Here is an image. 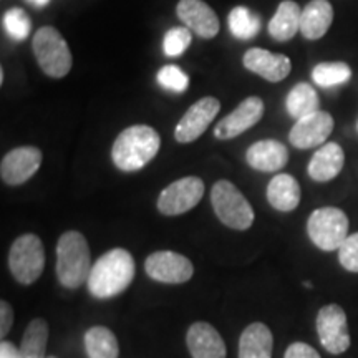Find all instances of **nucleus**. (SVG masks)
Instances as JSON below:
<instances>
[{
    "instance_id": "1",
    "label": "nucleus",
    "mask_w": 358,
    "mask_h": 358,
    "mask_svg": "<svg viewBox=\"0 0 358 358\" xmlns=\"http://www.w3.org/2000/svg\"><path fill=\"white\" fill-rule=\"evenodd\" d=\"M136 274V264L131 252L116 248L98 257L87 280L90 294L95 299H111L124 292Z\"/></svg>"
},
{
    "instance_id": "2",
    "label": "nucleus",
    "mask_w": 358,
    "mask_h": 358,
    "mask_svg": "<svg viewBox=\"0 0 358 358\" xmlns=\"http://www.w3.org/2000/svg\"><path fill=\"white\" fill-rule=\"evenodd\" d=\"M161 138L155 128L134 124L118 134L111 148V159L120 171L134 173L156 158Z\"/></svg>"
},
{
    "instance_id": "3",
    "label": "nucleus",
    "mask_w": 358,
    "mask_h": 358,
    "mask_svg": "<svg viewBox=\"0 0 358 358\" xmlns=\"http://www.w3.org/2000/svg\"><path fill=\"white\" fill-rule=\"evenodd\" d=\"M92 256L87 237L78 231H66L57 243V279L65 289H80L92 272Z\"/></svg>"
},
{
    "instance_id": "4",
    "label": "nucleus",
    "mask_w": 358,
    "mask_h": 358,
    "mask_svg": "<svg viewBox=\"0 0 358 358\" xmlns=\"http://www.w3.org/2000/svg\"><path fill=\"white\" fill-rule=\"evenodd\" d=\"M211 204L219 221L234 231H248L256 214L239 187L227 179H221L211 189Z\"/></svg>"
},
{
    "instance_id": "5",
    "label": "nucleus",
    "mask_w": 358,
    "mask_h": 358,
    "mask_svg": "<svg viewBox=\"0 0 358 358\" xmlns=\"http://www.w3.org/2000/svg\"><path fill=\"white\" fill-rule=\"evenodd\" d=\"M8 268L22 285H30L40 279L45 268V249L37 234H24L13 241L8 252Z\"/></svg>"
},
{
    "instance_id": "6",
    "label": "nucleus",
    "mask_w": 358,
    "mask_h": 358,
    "mask_svg": "<svg viewBox=\"0 0 358 358\" xmlns=\"http://www.w3.org/2000/svg\"><path fill=\"white\" fill-rule=\"evenodd\" d=\"M35 58L45 75L64 78L71 69V52L69 43L53 27H42L34 35L32 43Z\"/></svg>"
},
{
    "instance_id": "7",
    "label": "nucleus",
    "mask_w": 358,
    "mask_h": 358,
    "mask_svg": "<svg viewBox=\"0 0 358 358\" xmlns=\"http://www.w3.org/2000/svg\"><path fill=\"white\" fill-rule=\"evenodd\" d=\"M347 214L338 208L315 209L307 221V232L313 244L320 250L332 252L338 250L348 237Z\"/></svg>"
},
{
    "instance_id": "8",
    "label": "nucleus",
    "mask_w": 358,
    "mask_h": 358,
    "mask_svg": "<svg viewBox=\"0 0 358 358\" xmlns=\"http://www.w3.org/2000/svg\"><path fill=\"white\" fill-rule=\"evenodd\" d=\"M317 334L322 347L332 355H342L350 347V330H348L347 313L337 303L324 306L317 313Z\"/></svg>"
},
{
    "instance_id": "9",
    "label": "nucleus",
    "mask_w": 358,
    "mask_h": 358,
    "mask_svg": "<svg viewBox=\"0 0 358 358\" xmlns=\"http://www.w3.org/2000/svg\"><path fill=\"white\" fill-rule=\"evenodd\" d=\"M204 196V182L198 176H186L161 191L156 208L163 216H181L199 204Z\"/></svg>"
},
{
    "instance_id": "10",
    "label": "nucleus",
    "mask_w": 358,
    "mask_h": 358,
    "mask_svg": "<svg viewBox=\"0 0 358 358\" xmlns=\"http://www.w3.org/2000/svg\"><path fill=\"white\" fill-rule=\"evenodd\" d=\"M145 272L161 284H185L194 275V266L182 254L174 250H156L145 261Z\"/></svg>"
},
{
    "instance_id": "11",
    "label": "nucleus",
    "mask_w": 358,
    "mask_h": 358,
    "mask_svg": "<svg viewBox=\"0 0 358 358\" xmlns=\"http://www.w3.org/2000/svg\"><path fill=\"white\" fill-rule=\"evenodd\" d=\"M219 110H221V103L214 96L201 98L191 106L189 110L182 115L179 120L176 129H174V138L181 145L196 141L208 129L209 124L214 122Z\"/></svg>"
},
{
    "instance_id": "12",
    "label": "nucleus",
    "mask_w": 358,
    "mask_h": 358,
    "mask_svg": "<svg viewBox=\"0 0 358 358\" xmlns=\"http://www.w3.org/2000/svg\"><path fill=\"white\" fill-rule=\"evenodd\" d=\"M43 155L35 146H20L8 151L0 163V178L8 186H20L35 176L42 166Z\"/></svg>"
},
{
    "instance_id": "13",
    "label": "nucleus",
    "mask_w": 358,
    "mask_h": 358,
    "mask_svg": "<svg viewBox=\"0 0 358 358\" xmlns=\"http://www.w3.org/2000/svg\"><path fill=\"white\" fill-rule=\"evenodd\" d=\"M334 131V118L327 111H315V113L303 116L297 120L289 133L290 145L299 150H310L320 146L329 140Z\"/></svg>"
},
{
    "instance_id": "14",
    "label": "nucleus",
    "mask_w": 358,
    "mask_h": 358,
    "mask_svg": "<svg viewBox=\"0 0 358 358\" xmlns=\"http://www.w3.org/2000/svg\"><path fill=\"white\" fill-rule=\"evenodd\" d=\"M264 115V101L259 96H249L237 108L222 118L214 128L217 140H232L261 122Z\"/></svg>"
},
{
    "instance_id": "15",
    "label": "nucleus",
    "mask_w": 358,
    "mask_h": 358,
    "mask_svg": "<svg viewBox=\"0 0 358 358\" xmlns=\"http://www.w3.org/2000/svg\"><path fill=\"white\" fill-rule=\"evenodd\" d=\"M176 13L179 20L201 38H214L219 34V19L203 0H179Z\"/></svg>"
},
{
    "instance_id": "16",
    "label": "nucleus",
    "mask_w": 358,
    "mask_h": 358,
    "mask_svg": "<svg viewBox=\"0 0 358 358\" xmlns=\"http://www.w3.org/2000/svg\"><path fill=\"white\" fill-rule=\"evenodd\" d=\"M243 64L249 71L272 83L287 78L292 70V62L289 57L272 53L266 48H249L244 53Z\"/></svg>"
},
{
    "instance_id": "17",
    "label": "nucleus",
    "mask_w": 358,
    "mask_h": 358,
    "mask_svg": "<svg viewBox=\"0 0 358 358\" xmlns=\"http://www.w3.org/2000/svg\"><path fill=\"white\" fill-rule=\"evenodd\" d=\"M186 345L192 358H226L227 348L216 327L208 322H194L186 335Z\"/></svg>"
},
{
    "instance_id": "18",
    "label": "nucleus",
    "mask_w": 358,
    "mask_h": 358,
    "mask_svg": "<svg viewBox=\"0 0 358 358\" xmlns=\"http://www.w3.org/2000/svg\"><path fill=\"white\" fill-rule=\"evenodd\" d=\"M245 161L252 169L262 173H275L289 163V150L277 140H262L250 145Z\"/></svg>"
},
{
    "instance_id": "19",
    "label": "nucleus",
    "mask_w": 358,
    "mask_h": 358,
    "mask_svg": "<svg viewBox=\"0 0 358 358\" xmlns=\"http://www.w3.org/2000/svg\"><path fill=\"white\" fill-rule=\"evenodd\" d=\"M345 164V153L337 143L320 146L308 163V176L317 182H327L337 178Z\"/></svg>"
},
{
    "instance_id": "20",
    "label": "nucleus",
    "mask_w": 358,
    "mask_h": 358,
    "mask_svg": "<svg viewBox=\"0 0 358 358\" xmlns=\"http://www.w3.org/2000/svg\"><path fill=\"white\" fill-rule=\"evenodd\" d=\"M334 22V7L329 0H312L302 8L301 34L307 40H319Z\"/></svg>"
},
{
    "instance_id": "21",
    "label": "nucleus",
    "mask_w": 358,
    "mask_h": 358,
    "mask_svg": "<svg viewBox=\"0 0 358 358\" xmlns=\"http://www.w3.org/2000/svg\"><path fill=\"white\" fill-rule=\"evenodd\" d=\"M274 335L262 322L248 325L239 338V358H272Z\"/></svg>"
},
{
    "instance_id": "22",
    "label": "nucleus",
    "mask_w": 358,
    "mask_h": 358,
    "mask_svg": "<svg viewBox=\"0 0 358 358\" xmlns=\"http://www.w3.org/2000/svg\"><path fill=\"white\" fill-rule=\"evenodd\" d=\"M301 185L290 174H277L267 186V201L280 213H290L301 204Z\"/></svg>"
},
{
    "instance_id": "23",
    "label": "nucleus",
    "mask_w": 358,
    "mask_h": 358,
    "mask_svg": "<svg viewBox=\"0 0 358 358\" xmlns=\"http://www.w3.org/2000/svg\"><path fill=\"white\" fill-rule=\"evenodd\" d=\"M301 17L302 10L299 3L294 0H284L268 22V34L277 42H289L301 30Z\"/></svg>"
},
{
    "instance_id": "24",
    "label": "nucleus",
    "mask_w": 358,
    "mask_h": 358,
    "mask_svg": "<svg viewBox=\"0 0 358 358\" xmlns=\"http://www.w3.org/2000/svg\"><path fill=\"white\" fill-rule=\"evenodd\" d=\"M85 352L88 358H118L120 345L116 335L108 327L95 325L85 332Z\"/></svg>"
},
{
    "instance_id": "25",
    "label": "nucleus",
    "mask_w": 358,
    "mask_h": 358,
    "mask_svg": "<svg viewBox=\"0 0 358 358\" xmlns=\"http://www.w3.org/2000/svg\"><path fill=\"white\" fill-rule=\"evenodd\" d=\"M320 101L319 95L308 83H299L290 90L285 100V108L287 113L295 120H301L303 116L319 111Z\"/></svg>"
},
{
    "instance_id": "26",
    "label": "nucleus",
    "mask_w": 358,
    "mask_h": 358,
    "mask_svg": "<svg viewBox=\"0 0 358 358\" xmlns=\"http://www.w3.org/2000/svg\"><path fill=\"white\" fill-rule=\"evenodd\" d=\"M48 342V324L42 317H37L27 325L22 337L20 355L22 358H45Z\"/></svg>"
},
{
    "instance_id": "27",
    "label": "nucleus",
    "mask_w": 358,
    "mask_h": 358,
    "mask_svg": "<svg viewBox=\"0 0 358 358\" xmlns=\"http://www.w3.org/2000/svg\"><path fill=\"white\" fill-rule=\"evenodd\" d=\"M229 30L236 38L252 40L261 30V17L248 7H234L229 13Z\"/></svg>"
},
{
    "instance_id": "28",
    "label": "nucleus",
    "mask_w": 358,
    "mask_h": 358,
    "mask_svg": "<svg viewBox=\"0 0 358 358\" xmlns=\"http://www.w3.org/2000/svg\"><path fill=\"white\" fill-rule=\"evenodd\" d=\"M312 78L319 87L332 88L347 83L352 78V69L343 62H329L319 64L312 70Z\"/></svg>"
},
{
    "instance_id": "29",
    "label": "nucleus",
    "mask_w": 358,
    "mask_h": 358,
    "mask_svg": "<svg viewBox=\"0 0 358 358\" xmlns=\"http://www.w3.org/2000/svg\"><path fill=\"white\" fill-rule=\"evenodd\" d=\"M2 20L7 35L12 40H15V42H24L30 35V30H32L30 17L22 8H10V10H7L3 13Z\"/></svg>"
},
{
    "instance_id": "30",
    "label": "nucleus",
    "mask_w": 358,
    "mask_h": 358,
    "mask_svg": "<svg viewBox=\"0 0 358 358\" xmlns=\"http://www.w3.org/2000/svg\"><path fill=\"white\" fill-rule=\"evenodd\" d=\"M191 45V30L187 27L169 29L163 40V50L166 57H181Z\"/></svg>"
},
{
    "instance_id": "31",
    "label": "nucleus",
    "mask_w": 358,
    "mask_h": 358,
    "mask_svg": "<svg viewBox=\"0 0 358 358\" xmlns=\"http://www.w3.org/2000/svg\"><path fill=\"white\" fill-rule=\"evenodd\" d=\"M158 83L163 88L171 90L174 93L186 92L189 87V77L176 65H164L158 71Z\"/></svg>"
},
{
    "instance_id": "32",
    "label": "nucleus",
    "mask_w": 358,
    "mask_h": 358,
    "mask_svg": "<svg viewBox=\"0 0 358 358\" xmlns=\"http://www.w3.org/2000/svg\"><path fill=\"white\" fill-rule=\"evenodd\" d=\"M338 262L345 271L358 274V232L348 236L338 249Z\"/></svg>"
},
{
    "instance_id": "33",
    "label": "nucleus",
    "mask_w": 358,
    "mask_h": 358,
    "mask_svg": "<svg viewBox=\"0 0 358 358\" xmlns=\"http://www.w3.org/2000/svg\"><path fill=\"white\" fill-rule=\"evenodd\" d=\"M284 358H322L315 348L303 342L290 343L284 353Z\"/></svg>"
},
{
    "instance_id": "34",
    "label": "nucleus",
    "mask_w": 358,
    "mask_h": 358,
    "mask_svg": "<svg viewBox=\"0 0 358 358\" xmlns=\"http://www.w3.org/2000/svg\"><path fill=\"white\" fill-rule=\"evenodd\" d=\"M13 325V308L8 302H0V335L6 337Z\"/></svg>"
},
{
    "instance_id": "35",
    "label": "nucleus",
    "mask_w": 358,
    "mask_h": 358,
    "mask_svg": "<svg viewBox=\"0 0 358 358\" xmlns=\"http://www.w3.org/2000/svg\"><path fill=\"white\" fill-rule=\"evenodd\" d=\"M0 358H22L20 350L12 342L2 340L0 343Z\"/></svg>"
},
{
    "instance_id": "36",
    "label": "nucleus",
    "mask_w": 358,
    "mask_h": 358,
    "mask_svg": "<svg viewBox=\"0 0 358 358\" xmlns=\"http://www.w3.org/2000/svg\"><path fill=\"white\" fill-rule=\"evenodd\" d=\"M27 2H29L30 6H34L37 8H43V7H47L48 3H50V0H27Z\"/></svg>"
}]
</instances>
